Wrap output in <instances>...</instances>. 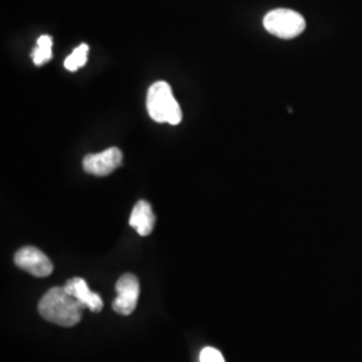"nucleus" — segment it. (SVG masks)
Returning <instances> with one entry per match:
<instances>
[{
    "label": "nucleus",
    "mask_w": 362,
    "mask_h": 362,
    "mask_svg": "<svg viewBox=\"0 0 362 362\" xmlns=\"http://www.w3.org/2000/svg\"><path fill=\"white\" fill-rule=\"evenodd\" d=\"M38 309L46 321L70 327L81 321L83 306L65 287H52L40 299Z\"/></svg>",
    "instance_id": "1"
},
{
    "label": "nucleus",
    "mask_w": 362,
    "mask_h": 362,
    "mask_svg": "<svg viewBox=\"0 0 362 362\" xmlns=\"http://www.w3.org/2000/svg\"><path fill=\"white\" fill-rule=\"evenodd\" d=\"M146 109L156 122L179 125L182 119L180 105L175 100L170 86L164 81H158L149 88L146 95Z\"/></svg>",
    "instance_id": "2"
},
{
    "label": "nucleus",
    "mask_w": 362,
    "mask_h": 362,
    "mask_svg": "<svg viewBox=\"0 0 362 362\" xmlns=\"http://www.w3.org/2000/svg\"><path fill=\"white\" fill-rule=\"evenodd\" d=\"M264 28L278 38L293 39L300 35L306 28V21L300 13L287 8H276L266 13L263 19Z\"/></svg>",
    "instance_id": "3"
},
{
    "label": "nucleus",
    "mask_w": 362,
    "mask_h": 362,
    "mask_svg": "<svg viewBox=\"0 0 362 362\" xmlns=\"http://www.w3.org/2000/svg\"><path fill=\"white\" fill-rule=\"evenodd\" d=\"M116 291L117 298L113 302V310L122 315H129L136 309L140 296L139 279L132 274L122 275L117 282Z\"/></svg>",
    "instance_id": "4"
},
{
    "label": "nucleus",
    "mask_w": 362,
    "mask_h": 362,
    "mask_svg": "<svg viewBox=\"0 0 362 362\" xmlns=\"http://www.w3.org/2000/svg\"><path fill=\"white\" fill-rule=\"evenodd\" d=\"M13 260L19 269L30 272L31 275L38 278L49 276L54 269L52 260L35 247L27 246L21 248L15 254Z\"/></svg>",
    "instance_id": "5"
},
{
    "label": "nucleus",
    "mask_w": 362,
    "mask_h": 362,
    "mask_svg": "<svg viewBox=\"0 0 362 362\" xmlns=\"http://www.w3.org/2000/svg\"><path fill=\"white\" fill-rule=\"evenodd\" d=\"M122 164V152L113 146L104 152L88 155L83 158V170L94 176H107Z\"/></svg>",
    "instance_id": "6"
},
{
    "label": "nucleus",
    "mask_w": 362,
    "mask_h": 362,
    "mask_svg": "<svg viewBox=\"0 0 362 362\" xmlns=\"http://www.w3.org/2000/svg\"><path fill=\"white\" fill-rule=\"evenodd\" d=\"M64 287L67 293H70L73 297L77 298L78 302L83 308H88L89 310L94 311V313L103 310V308H104L103 298L89 290L85 279L71 278L66 282Z\"/></svg>",
    "instance_id": "7"
},
{
    "label": "nucleus",
    "mask_w": 362,
    "mask_h": 362,
    "mask_svg": "<svg viewBox=\"0 0 362 362\" xmlns=\"http://www.w3.org/2000/svg\"><path fill=\"white\" fill-rule=\"evenodd\" d=\"M156 218L151 204L145 200H140L132 211L129 224L136 228L141 236H148L155 228Z\"/></svg>",
    "instance_id": "8"
},
{
    "label": "nucleus",
    "mask_w": 362,
    "mask_h": 362,
    "mask_svg": "<svg viewBox=\"0 0 362 362\" xmlns=\"http://www.w3.org/2000/svg\"><path fill=\"white\" fill-rule=\"evenodd\" d=\"M33 61L37 66L47 64L52 57V38L50 35H42L37 40V47L31 52Z\"/></svg>",
    "instance_id": "9"
},
{
    "label": "nucleus",
    "mask_w": 362,
    "mask_h": 362,
    "mask_svg": "<svg viewBox=\"0 0 362 362\" xmlns=\"http://www.w3.org/2000/svg\"><path fill=\"white\" fill-rule=\"evenodd\" d=\"M88 54H89V46L82 43L79 45L74 52H71L65 61V67L69 71H77L79 67L86 65L88 62Z\"/></svg>",
    "instance_id": "10"
},
{
    "label": "nucleus",
    "mask_w": 362,
    "mask_h": 362,
    "mask_svg": "<svg viewBox=\"0 0 362 362\" xmlns=\"http://www.w3.org/2000/svg\"><path fill=\"white\" fill-rule=\"evenodd\" d=\"M200 362H226L223 358V354L219 350L214 348H206L200 353Z\"/></svg>",
    "instance_id": "11"
}]
</instances>
